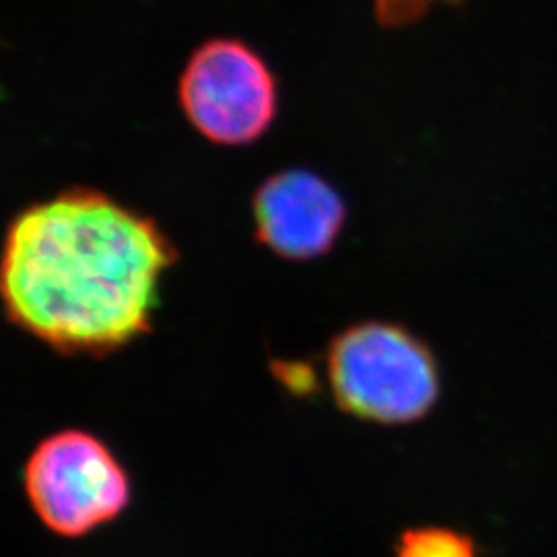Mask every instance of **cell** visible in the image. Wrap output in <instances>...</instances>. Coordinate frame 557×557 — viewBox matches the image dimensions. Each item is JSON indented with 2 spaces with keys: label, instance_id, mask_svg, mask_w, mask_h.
I'll return each mask as SVG.
<instances>
[{
  "label": "cell",
  "instance_id": "1",
  "mask_svg": "<svg viewBox=\"0 0 557 557\" xmlns=\"http://www.w3.org/2000/svg\"><path fill=\"white\" fill-rule=\"evenodd\" d=\"M174 250L116 200L71 190L21 211L2 252L0 292L21 331L66 356H106L143 337Z\"/></svg>",
  "mask_w": 557,
  "mask_h": 557
},
{
  "label": "cell",
  "instance_id": "7",
  "mask_svg": "<svg viewBox=\"0 0 557 557\" xmlns=\"http://www.w3.org/2000/svg\"><path fill=\"white\" fill-rule=\"evenodd\" d=\"M453 0H376V13L384 25H405L418 20L428 7Z\"/></svg>",
  "mask_w": 557,
  "mask_h": 557
},
{
  "label": "cell",
  "instance_id": "4",
  "mask_svg": "<svg viewBox=\"0 0 557 557\" xmlns=\"http://www.w3.org/2000/svg\"><path fill=\"white\" fill-rule=\"evenodd\" d=\"M186 119L220 145H248L269 128L277 110L275 81L255 50L236 40L202 44L180 79Z\"/></svg>",
  "mask_w": 557,
  "mask_h": 557
},
{
  "label": "cell",
  "instance_id": "5",
  "mask_svg": "<svg viewBox=\"0 0 557 557\" xmlns=\"http://www.w3.org/2000/svg\"><path fill=\"white\" fill-rule=\"evenodd\" d=\"M262 244L278 257L310 260L324 255L345 221L337 190L306 170H287L262 182L255 197Z\"/></svg>",
  "mask_w": 557,
  "mask_h": 557
},
{
  "label": "cell",
  "instance_id": "2",
  "mask_svg": "<svg viewBox=\"0 0 557 557\" xmlns=\"http://www.w3.org/2000/svg\"><path fill=\"white\" fill-rule=\"evenodd\" d=\"M326 374L338 409L359 421L407 425L438 403L434 354L398 324L363 322L338 333L329 347Z\"/></svg>",
  "mask_w": 557,
  "mask_h": 557
},
{
  "label": "cell",
  "instance_id": "3",
  "mask_svg": "<svg viewBox=\"0 0 557 557\" xmlns=\"http://www.w3.org/2000/svg\"><path fill=\"white\" fill-rule=\"evenodd\" d=\"M23 492L41 524L64 539L85 537L114 522L133 499L116 453L77 428L38 442L23 465Z\"/></svg>",
  "mask_w": 557,
  "mask_h": 557
},
{
  "label": "cell",
  "instance_id": "6",
  "mask_svg": "<svg viewBox=\"0 0 557 557\" xmlns=\"http://www.w3.org/2000/svg\"><path fill=\"white\" fill-rule=\"evenodd\" d=\"M395 557H479L475 541L446 527L407 529L397 541Z\"/></svg>",
  "mask_w": 557,
  "mask_h": 557
}]
</instances>
